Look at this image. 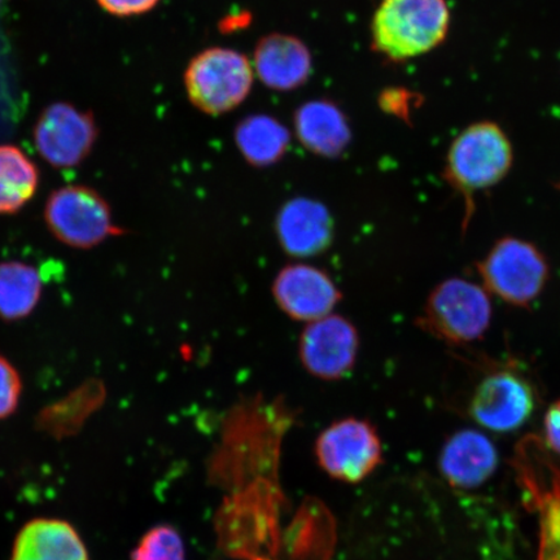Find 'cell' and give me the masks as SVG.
<instances>
[{
    "instance_id": "obj_17",
    "label": "cell",
    "mask_w": 560,
    "mask_h": 560,
    "mask_svg": "<svg viewBox=\"0 0 560 560\" xmlns=\"http://www.w3.org/2000/svg\"><path fill=\"white\" fill-rule=\"evenodd\" d=\"M298 138L314 155L340 156L350 142V129L342 112L332 103L311 102L300 107L295 116Z\"/></svg>"
},
{
    "instance_id": "obj_1",
    "label": "cell",
    "mask_w": 560,
    "mask_h": 560,
    "mask_svg": "<svg viewBox=\"0 0 560 560\" xmlns=\"http://www.w3.org/2000/svg\"><path fill=\"white\" fill-rule=\"evenodd\" d=\"M513 164V144L499 124H472L453 140L446 153L443 177L464 200V233L475 213V195L500 185Z\"/></svg>"
},
{
    "instance_id": "obj_21",
    "label": "cell",
    "mask_w": 560,
    "mask_h": 560,
    "mask_svg": "<svg viewBox=\"0 0 560 560\" xmlns=\"http://www.w3.org/2000/svg\"><path fill=\"white\" fill-rule=\"evenodd\" d=\"M131 560H186L184 540L172 525H158L142 537Z\"/></svg>"
},
{
    "instance_id": "obj_11",
    "label": "cell",
    "mask_w": 560,
    "mask_h": 560,
    "mask_svg": "<svg viewBox=\"0 0 560 560\" xmlns=\"http://www.w3.org/2000/svg\"><path fill=\"white\" fill-rule=\"evenodd\" d=\"M360 336L352 322L338 314L311 322L299 341L301 365L322 381H340L352 373Z\"/></svg>"
},
{
    "instance_id": "obj_10",
    "label": "cell",
    "mask_w": 560,
    "mask_h": 560,
    "mask_svg": "<svg viewBox=\"0 0 560 560\" xmlns=\"http://www.w3.org/2000/svg\"><path fill=\"white\" fill-rule=\"evenodd\" d=\"M97 137L94 115L69 103L48 105L33 129L35 150L56 170L80 166L93 152Z\"/></svg>"
},
{
    "instance_id": "obj_26",
    "label": "cell",
    "mask_w": 560,
    "mask_h": 560,
    "mask_svg": "<svg viewBox=\"0 0 560 560\" xmlns=\"http://www.w3.org/2000/svg\"><path fill=\"white\" fill-rule=\"evenodd\" d=\"M559 187H560V185H559Z\"/></svg>"
},
{
    "instance_id": "obj_5",
    "label": "cell",
    "mask_w": 560,
    "mask_h": 560,
    "mask_svg": "<svg viewBox=\"0 0 560 560\" xmlns=\"http://www.w3.org/2000/svg\"><path fill=\"white\" fill-rule=\"evenodd\" d=\"M481 285L503 303L528 310L549 283L550 265L536 244L503 236L476 265Z\"/></svg>"
},
{
    "instance_id": "obj_15",
    "label": "cell",
    "mask_w": 560,
    "mask_h": 560,
    "mask_svg": "<svg viewBox=\"0 0 560 560\" xmlns=\"http://www.w3.org/2000/svg\"><path fill=\"white\" fill-rule=\"evenodd\" d=\"M255 73L272 90L290 91L304 85L312 73V55L303 40L289 34H269L255 50Z\"/></svg>"
},
{
    "instance_id": "obj_16",
    "label": "cell",
    "mask_w": 560,
    "mask_h": 560,
    "mask_svg": "<svg viewBox=\"0 0 560 560\" xmlns=\"http://www.w3.org/2000/svg\"><path fill=\"white\" fill-rule=\"evenodd\" d=\"M11 560H90L73 525L59 520L26 523L13 542Z\"/></svg>"
},
{
    "instance_id": "obj_13",
    "label": "cell",
    "mask_w": 560,
    "mask_h": 560,
    "mask_svg": "<svg viewBox=\"0 0 560 560\" xmlns=\"http://www.w3.org/2000/svg\"><path fill=\"white\" fill-rule=\"evenodd\" d=\"M500 455L492 440L476 430H460L445 441L439 470L447 485L457 489L485 486L499 468Z\"/></svg>"
},
{
    "instance_id": "obj_22",
    "label": "cell",
    "mask_w": 560,
    "mask_h": 560,
    "mask_svg": "<svg viewBox=\"0 0 560 560\" xmlns=\"http://www.w3.org/2000/svg\"><path fill=\"white\" fill-rule=\"evenodd\" d=\"M23 395V380L19 370L3 354H0V420L15 415Z\"/></svg>"
},
{
    "instance_id": "obj_6",
    "label": "cell",
    "mask_w": 560,
    "mask_h": 560,
    "mask_svg": "<svg viewBox=\"0 0 560 560\" xmlns=\"http://www.w3.org/2000/svg\"><path fill=\"white\" fill-rule=\"evenodd\" d=\"M44 221L55 241L77 250L94 249L125 234L108 200L86 185L56 188L46 200Z\"/></svg>"
},
{
    "instance_id": "obj_3",
    "label": "cell",
    "mask_w": 560,
    "mask_h": 560,
    "mask_svg": "<svg viewBox=\"0 0 560 560\" xmlns=\"http://www.w3.org/2000/svg\"><path fill=\"white\" fill-rule=\"evenodd\" d=\"M511 466L525 509L535 515L536 560H560V457L541 438L529 435L516 445Z\"/></svg>"
},
{
    "instance_id": "obj_20",
    "label": "cell",
    "mask_w": 560,
    "mask_h": 560,
    "mask_svg": "<svg viewBox=\"0 0 560 560\" xmlns=\"http://www.w3.org/2000/svg\"><path fill=\"white\" fill-rule=\"evenodd\" d=\"M237 149L247 163L256 167L275 165L290 147V131L270 116L245 118L235 131Z\"/></svg>"
},
{
    "instance_id": "obj_9",
    "label": "cell",
    "mask_w": 560,
    "mask_h": 560,
    "mask_svg": "<svg viewBox=\"0 0 560 560\" xmlns=\"http://www.w3.org/2000/svg\"><path fill=\"white\" fill-rule=\"evenodd\" d=\"M315 457L331 478L355 485L383 464L382 440L368 420L340 419L318 436Z\"/></svg>"
},
{
    "instance_id": "obj_8",
    "label": "cell",
    "mask_w": 560,
    "mask_h": 560,
    "mask_svg": "<svg viewBox=\"0 0 560 560\" xmlns=\"http://www.w3.org/2000/svg\"><path fill=\"white\" fill-rule=\"evenodd\" d=\"M255 69L242 52L213 47L196 55L185 73L188 101L202 114L221 116L247 100Z\"/></svg>"
},
{
    "instance_id": "obj_14",
    "label": "cell",
    "mask_w": 560,
    "mask_h": 560,
    "mask_svg": "<svg viewBox=\"0 0 560 560\" xmlns=\"http://www.w3.org/2000/svg\"><path fill=\"white\" fill-rule=\"evenodd\" d=\"M280 247L292 257H311L330 247L334 222L317 200L295 198L280 208L276 221Z\"/></svg>"
},
{
    "instance_id": "obj_12",
    "label": "cell",
    "mask_w": 560,
    "mask_h": 560,
    "mask_svg": "<svg viewBox=\"0 0 560 560\" xmlns=\"http://www.w3.org/2000/svg\"><path fill=\"white\" fill-rule=\"evenodd\" d=\"M271 292L287 317L306 324L332 314L341 300L332 278L307 264L287 265L278 272Z\"/></svg>"
},
{
    "instance_id": "obj_23",
    "label": "cell",
    "mask_w": 560,
    "mask_h": 560,
    "mask_svg": "<svg viewBox=\"0 0 560 560\" xmlns=\"http://www.w3.org/2000/svg\"><path fill=\"white\" fill-rule=\"evenodd\" d=\"M96 2L112 16L131 18L152 11L160 0H96Z\"/></svg>"
},
{
    "instance_id": "obj_2",
    "label": "cell",
    "mask_w": 560,
    "mask_h": 560,
    "mask_svg": "<svg viewBox=\"0 0 560 560\" xmlns=\"http://www.w3.org/2000/svg\"><path fill=\"white\" fill-rule=\"evenodd\" d=\"M450 26L446 0H381L371 24V39L384 58L405 61L435 50Z\"/></svg>"
},
{
    "instance_id": "obj_25",
    "label": "cell",
    "mask_w": 560,
    "mask_h": 560,
    "mask_svg": "<svg viewBox=\"0 0 560 560\" xmlns=\"http://www.w3.org/2000/svg\"><path fill=\"white\" fill-rule=\"evenodd\" d=\"M0 2H2V0H0Z\"/></svg>"
},
{
    "instance_id": "obj_19",
    "label": "cell",
    "mask_w": 560,
    "mask_h": 560,
    "mask_svg": "<svg viewBox=\"0 0 560 560\" xmlns=\"http://www.w3.org/2000/svg\"><path fill=\"white\" fill-rule=\"evenodd\" d=\"M39 187V171L16 145H0V215L18 214L33 200Z\"/></svg>"
},
{
    "instance_id": "obj_7",
    "label": "cell",
    "mask_w": 560,
    "mask_h": 560,
    "mask_svg": "<svg viewBox=\"0 0 560 560\" xmlns=\"http://www.w3.org/2000/svg\"><path fill=\"white\" fill-rule=\"evenodd\" d=\"M537 390L516 362L488 363L476 383L467 412L476 424L495 433L515 432L535 415Z\"/></svg>"
},
{
    "instance_id": "obj_24",
    "label": "cell",
    "mask_w": 560,
    "mask_h": 560,
    "mask_svg": "<svg viewBox=\"0 0 560 560\" xmlns=\"http://www.w3.org/2000/svg\"><path fill=\"white\" fill-rule=\"evenodd\" d=\"M541 440L551 453L560 457V398L545 412Z\"/></svg>"
},
{
    "instance_id": "obj_4",
    "label": "cell",
    "mask_w": 560,
    "mask_h": 560,
    "mask_svg": "<svg viewBox=\"0 0 560 560\" xmlns=\"http://www.w3.org/2000/svg\"><path fill=\"white\" fill-rule=\"evenodd\" d=\"M492 318V299L485 287L455 277L431 291L417 326L446 346L464 348L485 338Z\"/></svg>"
},
{
    "instance_id": "obj_18",
    "label": "cell",
    "mask_w": 560,
    "mask_h": 560,
    "mask_svg": "<svg viewBox=\"0 0 560 560\" xmlns=\"http://www.w3.org/2000/svg\"><path fill=\"white\" fill-rule=\"evenodd\" d=\"M44 295V278L23 261L0 262V320H24L37 310Z\"/></svg>"
}]
</instances>
